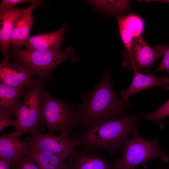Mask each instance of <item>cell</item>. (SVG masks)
Listing matches in <instances>:
<instances>
[{"label": "cell", "mask_w": 169, "mask_h": 169, "mask_svg": "<svg viewBox=\"0 0 169 169\" xmlns=\"http://www.w3.org/2000/svg\"><path fill=\"white\" fill-rule=\"evenodd\" d=\"M143 112L109 120L87 128L74 138L76 148L103 151L111 154L122 152L126 140L138 129Z\"/></svg>", "instance_id": "obj_1"}, {"label": "cell", "mask_w": 169, "mask_h": 169, "mask_svg": "<svg viewBox=\"0 0 169 169\" xmlns=\"http://www.w3.org/2000/svg\"><path fill=\"white\" fill-rule=\"evenodd\" d=\"M129 105L128 101L120 99L115 93L110 72L107 71L78 106L79 124L87 129L122 117Z\"/></svg>", "instance_id": "obj_2"}, {"label": "cell", "mask_w": 169, "mask_h": 169, "mask_svg": "<svg viewBox=\"0 0 169 169\" xmlns=\"http://www.w3.org/2000/svg\"><path fill=\"white\" fill-rule=\"evenodd\" d=\"M14 62L34 73L42 79L49 76L60 63L67 60L74 63L78 59L73 49L68 47L64 50L52 49H14L11 54Z\"/></svg>", "instance_id": "obj_3"}, {"label": "cell", "mask_w": 169, "mask_h": 169, "mask_svg": "<svg viewBox=\"0 0 169 169\" xmlns=\"http://www.w3.org/2000/svg\"><path fill=\"white\" fill-rule=\"evenodd\" d=\"M42 79L37 78L34 85L27 88L24 98L14 109L13 113L17 121L14 127L21 136L27 133L33 134L44 130L41 123L43 91Z\"/></svg>", "instance_id": "obj_4"}, {"label": "cell", "mask_w": 169, "mask_h": 169, "mask_svg": "<svg viewBox=\"0 0 169 169\" xmlns=\"http://www.w3.org/2000/svg\"><path fill=\"white\" fill-rule=\"evenodd\" d=\"M78 106L52 97L44 88L41 110V123L48 132H69L79 124Z\"/></svg>", "instance_id": "obj_5"}, {"label": "cell", "mask_w": 169, "mask_h": 169, "mask_svg": "<svg viewBox=\"0 0 169 169\" xmlns=\"http://www.w3.org/2000/svg\"><path fill=\"white\" fill-rule=\"evenodd\" d=\"M161 142L155 136L151 140L142 138L137 130L131 138L126 141L122 158H118L114 164L115 169H134L137 166L154 159L167 162L169 156L166 151L161 147Z\"/></svg>", "instance_id": "obj_6"}, {"label": "cell", "mask_w": 169, "mask_h": 169, "mask_svg": "<svg viewBox=\"0 0 169 169\" xmlns=\"http://www.w3.org/2000/svg\"><path fill=\"white\" fill-rule=\"evenodd\" d=\"M43 131H38L28 138L33 147L55 155L64 161L76 148L74 139L70 136L69 132L56 135L55 133L48 132L44 134Z\"/></svg>", "instance_id": "obj_7"}, {"label": "cell", "mask_w": 169, "mask_h": 169, "mask_svg": "<svg viewBox=\"0 0 169 169\" xmlns=\"http://www.w3.org/2000/svg\"><path fill=\"white\" fill-rule=\"evenodd\" d=\"M128 54L123 66L140 73L149 69L161 56L148 45L141 36L134 38L131 53Z\"/></svg>", "instance_id": "obj_8"}, {"label": "cell", "mask_w": 169, "mask_h": 169, "mask_svg": "<svg viewBox=\"0 0 169 169\" xmlns=\"http://www.w3.org/2000/svg\"><path fill=\"white\" fill-rule=\"evenodd\" d=\"M64 169H115L114 164L98 151L78 147L65 163Z\"/></svg>", "instance_id": "obj_9"}, {"label": "cell", "mask_w": 169, "mask_h": 169, "mask_svg": "<svg viewBox=\"0 0 169 169\" xmlns=\"http://www.w3.org/2000/svg\"><path fill=\"white\" fill-rule=\"evenodd\" d=\"M34 73L9 60H2L0 63V82L13 87L27 88L35 84Z\"/></svg>", "instance_id": "obj_10"}, {"label": "cell", "mask_w": 169, "mask_h": 169, "mask_svg": "<svg viewBox=\"0 0 169 169\" xmlns=\"http://www.w3.org/2000/svg\"><path fill=\"white\" fill-rule=\"evenodd\" d=\"M17 131L0 136V159L13 160L15 158L27 154L33 146L28 138L25 141L18 139L21 136Z\"/></svg>", "instance_id": "obj_11"}, {"label": "cell", "mask_w": 169, "mask_h": 169, "mask_svg": "<svg viewBox=\"0 0 169 169\" xmlns=\"http://www.w3.org/2000/svg\"><path fill=\"white\" fill-rule=\"evenodd\" d=\"M120 36L123 44L129 54L134 38L141 36L144 28L142 19L133 13L116 15Z\"/></svg>", "instance_id": "obj_12"}, {"label": "cell", "mask_w": 169, "mask_h": 169, "mask_svg": "<svg viewBox=\"0 0 169 169\" xmlns=\"http://www.w3.org/2000/svg\"><path fill=\"white\" fill-rule=\"evenodd\" d=\"M134 72L135 75L130 86L120 93L123 100L128 101L130 97L134 94L152 87L158 86L169 90V77L166 76L156 77L153 73L143 74L137 71Z\"/></svg>", "instance_id": "obj_13"}, {"label": "cell", "mask_w": 169, "mask_h": 169, "mask_svg": "<svg viewBox=\"0 0 169 169\" xmlns=\"http://www.w3.org/2000/svg\"><path fill=\"white\" fill-rule=\"evenodd\" d=\"M35 4L24 9L16 21L12 34L10 45L13 49H19L25 44L30 36V30L33 26L34 19L32 12Z\"/></svg>", "instance_id": "obj_14"}, {"label": "cell", "mask_w": 169, "mask_h": 169, "mask_svg": "<svg viewBox=\"0 0 169 169\" xmlns=\"http://www.w3.org/2000/svg\"><path fill=\"white\" fill-rule=\"evenodd\" d=\"M67 29V25L64 23L57 31L30 35L25 45L27 49L29 50L60 49L64 39V34Z\"/></svg>", "instance_id": "obj_15"}, {"label": "cell", "mask_w": 169, "mask_h": 169, "mask_svg": "<svg viewBox=\"0 0 169 169\" xmlns=\"http://www.w3.org/2000/svg\"><path fill=\"white\" fill-rule=\"evenodd\" d=\"M24 9L14 8L0 14V48L4 59L9 60L11 54L9 51L12 34L16 20Z\"/></svg>", "instance_id": "obj_16"}, {"label": "cell", "mask_w": 169, "mask_h": 169, "mask_svg": "<svg viewBox=\"0 0 169 169\" xmlns=\"http://www.w3.org/2000/svg\"><path fill=\"white\" fill-rule=\"evenodd\" d=\"M28 154L39 169H64V161L58 156L49 152L32 146Z\"/></svg>", "instance_id": "obj_17"}, {"label": "cell", "mask_w": 169, "mask_h": 169, "mask_svg": "<svg viewBox=\"0 0 169 169\" xmlns=\"http://www.w3.org/2000/svg\"><path fill=\"white\" fill-rule=\"evenodd\" d=\"M24 87H13L0 83V108L13 113L14 108L19 103L21 97L25 91Z\"/></svg>", "instance_id": "obj_18"}, {"label": "cell", "mask_w": 169, "mask_h": 169, "mask_svg": "<svg viewBox=\"0 0 169 169\" xmlns=\"http://www.w3.org/2000/svg\"><path fill=\"white\" fill-rule=\"evenodd\" d=\"M89 2L96 8L112 14L125 11L130 6V3L127 0H91Z\"/></svg>", "instance_id": "obj_19"}, {"label": "cell", "mask_w": 169, "mask_h": 169, "mask_svg": "<svg viewBox=\"0 0 169 169\" xmlns=\"http://www.w3.org/2000/svg\"><path fill=\"white\" fill-rule=\"evenodd\" d=\"M169 115V100L155 111L146 115L144 118L153 121L161 129L164 128V119Z\"/></svg>", "instance_id": "obj_20"}, {"label": "cell", "mask_w": 169, "mask_h": 169, "mask_svg": "<svg viewBox=\"0 0 169 169\" xmlns=\"http://www.w3.org/2000/svg\"><path fill=\"white\" fill-rule=\"evenodd\" d=\"M11 169H39L28 154L18 156L13 160Z\"/></svg>", "instance_id": "obj_21"}, {"label": "cell", "mask_w": 169, "mask_h": 169, "mask_svg": "<svg viewBox=\"0 0 169 169\" xmlns=\"http://www.w3.org/2000/svg\"><path fill=\"white\" fill-rule=\"evenodd\" d=\"M153 49L163 56L161 62L155 71L164 70L169 74V44L164 46L157 44Z\"/></svg>", "instance_id": "obj_22"}, {"label": "cell", "mask_w": 169, "mask_h": 169, "mask_svg": "<svg viewBox=\"0 0 169 169\" xmlns=\"http://www.w3.org/2000/svg\"><path fill=\"white\" fill-rule=\"evenodd\" d=\"M32 2L36 6H43L41 0H3L0 5V14L7 12L14 8L17 4L23 3Z\"/></svg>", "instance_id": "obj_23"}, {"label": "cell", "mask_w": 169, "mask_h": 169, "mask_svg": "<svg viewBox=\"0 0 169 169\" xmlns=\"http://www.w3.org/2000/svg\"><path fill=\"white\" fill-rule=\"evenodd\" d=\"M14 115L10 111L0 108V132L9 126L15 127L17 124V121L13 119Z\"/></svg>", "instance_id": "obj_24"}, {"label": "cell", "mask_w": 169, "mask_h": 169, "mask_svg": "<svg viewBox=\"0 0 169 169\" xmlns=\"http://www.w3.org/2000/svg\"><path fill=\"white\" fill-rule=\"evenodd\" d=\"M12 161L0 159V169H11V163Z\"/></svg>", "instance_id": "obj_25"}, {"label": "cell", "mask_w": 169, "mask_h": 169, "mask_svg": "<svg viewBox=\"0 0 169 169\" xmlns=\"http://www.w3.org/2000/svg\"><path fill=\"white\" fill-rule=\"evenodd\" d=\"M164 169H165V168H164Z\"/></svg>", "instance_id": "obj_26"}]
</instances>
